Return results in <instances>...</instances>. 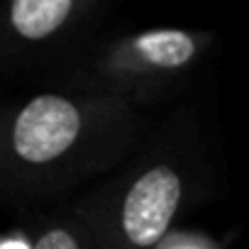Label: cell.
I'll return each instance as SVG.
<instances>
[{
	"mask_svg": "<svg viewBox=\"0 0 249 249\" xmlns=\"http://www.w3.org/2000/svg\"><path fill=\"white\" fill-rule=\"evenodd\" d=\"M98 127V100H76L61 93L30 98L13 117L5 137L3 169L8 178L39 181L59 176L76 161V154Z\"/></svg>",
	"mask_w": 249,
	"mask_h": 249,
	"instance_id": "1",
	"label": "cell"
},
{
	"mask_svg": "<svg viewBox=\"0 0 249 249\" xmlns=\"http://www.w3.org/2000/svg\"><path fill=\"white\" fill-rule=\"evenodd\" d=\"M181 200V174L166 161L147 166L124 191L105 249H157L169 234Z\"/></svg>",
	"mask_w": 249,
	"mask_h": 249,
	"instance_id": "2",
	"label": "cell"
},
{
	"mask_svg": "<svg viewBox=\"0 0 249 249\" xmlns=\"http://www.w3.org/2000/svg\"><path fill=\"white\" fill-rule=\"evenodd\" d=\"M198 54V35L186 30H152L120 42L107 59V69L122 76L174 73L196 61Z\"/></svg>",
	"mask_w": 249,
	"mask_h": 249,
	"instance_id": "3",
	"label": "cell"
},
{
	"mask_svg": "<svg viewBox=\"0 0 249 249\" xmlns=\"http://www.w3.org/2000/svg\"><path fill=\"white\" fill-rule=\"evenodd\" d=\"M83 10L76 0H15L8 8V25L22 42L39 44L61 35Z\"/></svg>",
	"mask_w": 249,
	"mask_h": 249,
	"instance_id": "4",
	"label": "cell"
},
{
	"mask_svg": "<svg viewBox=\"0 0 249 249\" xmlns=\"http://www.w3.org/2000/svg\"><path fill=\"white\" fill-rule=\"evenodd\" d=\"M15 244V239H10ZM18 249H86V242L83 237L78 234L76 227L71 225H52L47 230H42V234L35 239V242H25L20 239L15 244ZM3 249H10L8 244H3Z\"/></svg>",
	"mask_w": 249,
	"mask_h": 249,
	"instance_id": "5",
	"label": "cell"
}]
</instances>
